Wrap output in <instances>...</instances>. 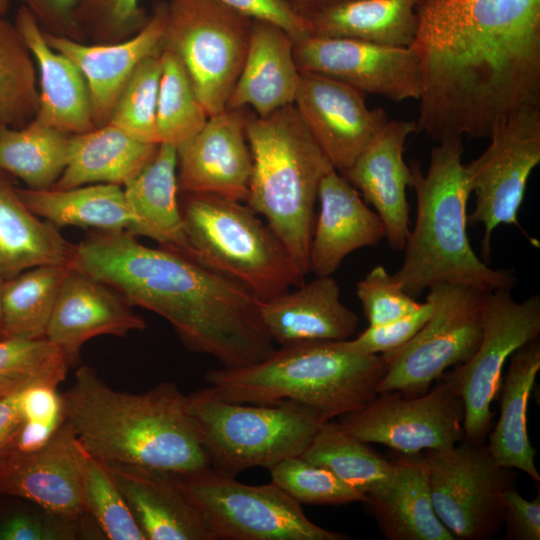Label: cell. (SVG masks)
Returning a JSON list of instances; mask_svg holds the SVG:
<instances>
[{"label": "cell", "instance_id": "cell-1", "mask_svg": "<svg viewBox=\"0 0 540 540\" xmlns=\"http://www.w3.org/2000/svg\"><path fill=\"white\" fill-rule=\"evenodd\" d=\"M74 251L73 269L160 315L188 350L210 355L222 367L251 365L275 350L261 317L263 300L211 265L148 247L126 231L94 229Z\"/></svg>", "mask_w": 540, "mask_h": 540}, {"label": "cell", "instance_id": "cell-2", "mask_svg": "<svg viewBox=\"0 0 540 540\" xmlns=\"http://www.w3.org/2000/svg\"><path fill=\"white\" fill-rule=\"evenodd\" d=\"M61 397L64 421L88 453L107 463L178 474L210 468L185 395L172 382L141 394L118 391L83 365Z\"/></svg>", "mask_w": 540, "mask_h": 540}, {"label": "cell", "instance_id": "cell-3", "mask_svg": "<svg viewBox=\"0 0 540 540\" xmlns=\"http://www.w3.org/2000/svg\"><path fill=\"white\" fill-rule=\"evenodd\" d=\"M462 140L440 142L430 152L427 172L410 164L417 202L416 220L404 247L400 268L393 274L412 297L439 283L469 286L483 292L512 290L517 277L494 269L472 249L467 234V203L472 193Z\"/></svg>", "mask_w": 540, "mask_h": 540}, {"label": "cell", "instance_id": "cell-4", "mask_svg": "<svg viewBox=\"0 0 540 540\" xmlns=\"http://www.w3.org/2000/svg\"><path fill=\"white\" fill-rule=\"evenodd\" d=\"M384 374L380 355L355 353L343 341L313 340L281 345L251 365L211 369L205 380L227 401H293L329 421L368 404Z\"/></svg>", "mask_w": 540, "mask_h": 540}, {"label": "cell", "instance_id": "cell-5", "mask_svg": "<svg viewBox=\"0 0 540 540\" xmlns=\"http://www.w3.org/2000/svg\"><path fill=\"white\" fill-rule=\"evenodd\" d=\"M246 137L253 166L245 204L266 219L306 276L319 186L334 168L294 104L264 117L248 113Z\"/></svg>", "mask_w": 540, "mask_h": 540}, {"label": "cell", "instance_id": "cell-6", "mask_svg": "<svg viewBox=\"0 0 540 540\" xmlns=\"http://www.w3.org/2000/svg\"><path fill=\"white\" fill-rule=\"evenodd\" d=\"M185 409L210 467L231 477L302 455L326 422L293 401L236 403L221 398L210 386L185 395Z\"/></svg>", "mask_w": 540, "mask_h": 540}, {"label": "cell", "instance_id": "cell-7", "mask_svg": "<svg viewBox=\"0 0 540 540\" xmlns=\"http://www.w3.org/2000/svg\"><path fill=\"white\" fill-rule=\"evenodd\" d=\"M189 256L238 279L262 300L303 284L290 253L247 204L179 193Z\"/></svg>", "mask_w": 540, "mask_h": 540}, {"label": "cell", "instance_id": "cell-8", "mask_svg": "<svg viewBox=\"0 0 540 540\" xmlns=\"http://www.w3.org/2000/svg\"><path fill=\"white\" fill-rule=\"evenodd\" d=\"M487 293L452 283L430 287L426 300L432 313L428 321L407 343L380 355L385 374L377 394H422L448 368L466 362L482 338Z\"/></svg>", "mask_w": 540, "mask_h": 540}, {"label": "cell", "instance_id": "cell-9", "mask_svg": "<svg viewBox=\"0 0 540 540\" xmlns=\"http://www.w3.org/2000/svg\"><path fill=\"white\" fill-rule=\"evenodd\" d=\"M252 20L216 0H170L161 48L186 69L208 116L226 109L242 69Z\"/></svg>", "mask_w": 540, "mask_h": 540}, {"label": "cell", "instance_id": "cell-10", "mask_svg": "<svg viewBox=\"0 0 540 540\" xmlns=\"http://www.w3.org/2000/svg\"><path fill=\"white\" fill-rule=\"evenodd\" d=\"M178 477L216 540L349 539L314 524L301 504L273 483L243 484L211 467Z\"/></svg>", "mask_w": 540, "mask_h": 540}, {"label": "cell", "instance_id": "cell-11", "mask_svg": "<svg viewBox=\"0 0 540 540\" xmlns=\"http://www.w3.org/2000/svg\"><path fill=\"white\" fill-rule=\"evenodd\" d=\"M436 515L460 540H487L504 523V498L511 469L499 466L487 446L465 439L422 453Z\"/></svg>", "mask_w": 540, "mask_h": 540}, {"label": "cell", "instance_id": "cell-12", "mask_svg": "<svg viewBox=\"0 0 540 540\" xmlns=\"http://www.w3.org/2000/svg\"><path fill=\"white\" fill-rule=\"evenodd\" d=\"M540 335V296L518 302L511 290L488 292L483 333L473 355L443 376L460 396L464 407V439L482 444L492 428L493 400L498 397L507 359Z\"/></svg>", "mask_w": 540, "mask_h": 540}, {"label": "cell", "instance_id": "cell-13", "mask_svg": "<svg viewBox=\"0 0 540 540\" xmlns=\"http://www.w3.org/2000/svg\"><path fill=\"white\" fill-rule=\"evenodd\" d=\"M486 150L465 164L476 202L468 222L482 224L483 256L490 255L491 235L499 225H516L529 177L540 163V107L523 108L489 136Z\"/></svg>", "mask_w": 540, "mask_h": 540}, {"label": "cell", "instance_id": "cell-14", "mask_svg": "<svg viewBox=\"0 0 540 540\" xmlns=\"http://www.w3.org/2000/svg\"><path fill=\"white\" fill-rule=\"evenodd\" d=\"M464 407L443 375L429 392L377 394L364 407L339 417V424L366 443L385 445L400 454L454 446L464 439Z\"/></svg>", "mask_w": 540, "mask_h": 540}, {"label": "cell", "instance_id": "cell-15", "mask_svg": "<svg viewBox=\"0 0 540 540\" xmlns=\"http://www.w3.org/2000/svg\"><path fill=\"white\" fill-rule=\"evenodd\" d=\"M294 58L300 71L322 74L391 101L419 100L422 94L421 64L411 47L312 34L294 43Z\"/></svg>", "mask_w": 540, "mask_h": 540}, {"label": "cell", "instance_id": "cell-16", "mask_svg": "<svg viewBox=\"0 0 540 540\" xmlns=\"http://www.w3.org/2000/svg\"><path fill=\"white\" fill-rule=\"evenodd\" d=\"M294 106L332 167L344 172L378 138L389 119L364 93L334 78L300 71Z\"/></svg>", "mask_w": 540, "mask_h": 540}, {"label": "cell", "instance_id": "cell-17", "mask_svg": "<svg viewBox=\"0 0 540 540\" xmlns=\"http://www.w3.org/2000/svg\"><path fill=\"white\" fill-rule=\"evenodd\" d=\"M85 458L86 450L64 421L41 449L0 458V494L26 499L65 518L84 519Z\"/></svg>", "mask_w": 540, "mask_h": 540}, {"label": "cell", "instance_id": "cell-18", "mask_svg": "<svg viewBox=\"0 0 540 540\" xmlns=\"http://www.w3.org/2000/svg\"><path fill=\"white\" fill-rule=\"evenodd\" d=\"M246 108L225 109L177 149L179 193L214 195L245 203L252 175Z\"/></svg>", "mask_w": 540, "mask_h": 540}, {"label": "cell", "instance_id": "cell-19", "mask_svg": "<svg viewBox=\"0 0 540 540\" xmlns=\"http://www.w3.org/2000/svg\"><path fill=\"white\" fill-rule=\"evenodd\" d=\"M114 289L71 268L59 289L45 338L64 355L69 366L82 346L101 335L126 336L146 328L145 320Z\"/></svg>", "mask_w": 540, "mask_h": 540}, {"label": "cell", "instance_id": "cell-20", "mask_svg": "<svg viewBox=\"0 0 540 540\" xmlns=\"http://www.w3.org/2000/svg\"><path fill=\"white\" fill-rule=\"evenodd\" d=\"M167 14L168 2H157L138 33L110 44L85 43L43 31L47 44L67 56L83 74L95 128L109 122L115 102L135 68L145 58L161 53Z\"/></svg>", "mask_w": 540, "mask_h": 540}, {"label": "cell", "instance_id": "cell-21", "mask_svg": "<svg viewBox=\"0 0 540 540\" xmlns=\"http://www.w3.org/2000/svg\"><path fill=\"white\" fill-rule=\"evenodd\" d=\"M415 131V121H389L378 138L341 173L375 208L394 251L404 249L410 231L406 190L412 185V173L403 151L407 137Z\"/></svg>", "mask_w": 540, "mask_h": 540}, {"label": "cell", "instance_id": "cell-22", "mask_svg": "<svg viewBox=\"0 0 540 540\" xmlns=\"http://www.w3.org/2000/svg\"><path fill=\"white\" fill-rule=\"evenodd\" d=\"M107 465L145 540H216L177 473L119 463Z\"/></svg>", "mask_w": 540, "mask_h": 540}, {"label": "cell", "instance_id": "cell-23", "mask_svg": "<svg viewBox=\"0 0 540 540\" xmlns=\"http://www.w3.org/2000/svg\"><path fill=\"white\" fill-rule=\"evenodd\" d=\"M318 201L309 254V271L315 276L332 275L349 254L385 239L378 214L335 169L321 180Z\"/></svg>", "mask_w": 540, "mask_h": 540}, {"label": "cell", "instance_id": "cell-24", "mask_svg": "<svg viewBox=\"0 0 540 540\" xmlns=\"http://www.w3.org/2000/svg\"><path fill=\"white\" fill-rule=\"evenodd\" d=\"M332 275L263 300L261 317L274 342L281 345L313 340L345 341L356 332L359 318L342 303Z\"/></svg>", "mask_w": 540, "mask_h": 540}, {"label": "cell", "instance_id": "cell-25", "mask_svg": "<svg viewBox=\"0 0 540 540\" xmlns=\"http://www.w3.org/2000/svg\"><path fill=\"white\" fill-rule=\"evenodd\" d=\"M14 23L38 72L39 106L33 120L70 135L94 129L89 89L79 68L47 44L43 29L25 7L18 9Z\"/></svg>", "mask_w": 540, "mask_h": 540}, {"label": "cell", "instance_id": "cell-26", "mask_svg": "<svg viewBox=\"0 0 540 540\" xmlns=\"http://www.w3.org/2000/svg\"><path fill=\"white\" fill-rule=\"evenodd\" d=\"M294 43L281 28L253 20L245 60L226 109L251 107L264 117L293 105L300 81Z\"/></svg>", "mask_w": 540, "mask_h": 540}, {"label": "cell", "instance_id": "cell-27", "mask_svg": "<svg viewBox=\"0 0 540 540\" xmlns=\"http://www.w3.org/2000/svg\"><path fill=\"white\" fill-rule=\"evenodd\" d=\"M390 476L366 495L389 540H456L435 513L422 453L401 454Z\"/></svg>", "mask_w": 540, "mask_h": 540}, {"label": "cell", "instance_id": "cell-28", "mask_svg": "<svg viewBox=\"0 0 540 540\" xmlns=\"http://www.w3.org/2000/svg\"><path fill=\"white\" fill-rule=\"evenodd\" d=\"M539 370L538 338L510 356V364L499 389L500 416L486 445L499 466L521 470L535 482L540 481V475L535 464L536 450L528 437L527 410Z\"/></svg>", "mask_w": 540, "mask_h": 540}, {"label": "cell", "instance_id": "cell-29", "mask_svg": "<svg viewBox=\"0 0 540 540\" xmlns=\"http://www.w3.org/2000/svg\"><path fill=\"white\" fill-rule=\"evenodd\" d=\"M6 174L0 170V277L45 264L71 267L75 244L24 204Z\"/></svg>", "mask_w": 540, "mask_h": 540}, {"label": "cell", "instance_id": "cell-30", "mask_svg": "<svg viewBox=\"0 0 540 540\" xmlns=\"http://www.w3.org/2000/svg\"><path fill=\"white\" fill-rule=\"evenodd\" d=\"M158 146L138 141L109 123L71 135L67 164L52 188L124 186L152 160Z\"/></svg>", "mask_w": 540, "mask_h": 540}, {"label": "cell", "instance_id": "cell-31", "mask_svg": "<svg viewBox=\"0 0 540 540\" xmlns=\"http://www.w3.org/2000/svg\"><path fill=\"white\" fill-rule=\"evenodd\" d=\"M141 236L159 246L190 254L179 206L177 149L160 143L152 160L123 186Z\"/></svg>", "mask_w": 540, "mask_h": 540}, {"label": "cell", "instance_id": "cell-32", "mask_svg": "<svg viewBox=\"0 0 540 540\" xmlns=\"http://www.w3.org/2000/svg\"><path fill=\"white\" fill-rule=\"evenodd\" d=\"M24 204L56 227H91L141 236V227L118 184H89L69 189L17 188Z\"/></svg>", "mask_w": 540, "mask_h": 540}, {"label": "cell", "instance_id": "cell-33", "mask_svg": "<svg viewBox=\"0 0 540 540\" xmlns=\"http://www.w3.org/2000/svg\"><path fill=\"white\" fill-rule=\"evenodd\" d=\"M421 0H336L312 14V34L411 47Z\"/></svg>", "mask_w": 540, "mask_h": 540}, {"label": "cell", "instance_id": "cell-34", "mask_svg": "<svg viewBox=\"0 0 540 540\" xmlns=\"http://www.w3.org/2000/svg\"><path fill=\"white\" fill-rule=\"evenodd\" d=\"M70 269L67 265H38L4 279L1 285V337L45 338L59 289Z\"/></svg>", "mask_w": 540, "mask_h": 540}, {"label": "cell", "instance_id": "cell-35", "mask_svg": "<svg viewBox=\"0 0 540 540\" xmlns=\"http://www.w3.org/2000/svg\"><path fill=\"white\" fill-rule=\"evenodd\" d=\"M71 135L32 120L23 127L0 128V170L30 189H49L68 159Z\"/></svg>", "mask_w": 540, "mask_h": 540}, {"label": "cell", "instance_id": "cell-36", "mask_svg": "<svg viewBox=\"0 0 540 540\" xmlns=\"http://www.w3.org/2000/svg\"><path fill=\"white\" fill-rule=\"evenodd\" d=\"M301 456L365 496L387 480L394 465L332 420L321 426Z\"/></svg>", "mask_w": 540, "mask_h": 540}, {"label": "cell", "instance_id": "cell-37", "mask_svg": "<svg viewBox=\"0 0 540 540\" xmlns=\"http://www.w3.org/2000/svg\"><path fill=\"white\" fill-rule=\"evenodd\" d=\"M39 106L34 58L14 21L0 18V128L23 127Z\"/></svg>", "mask_w": 540, "mask_h": 540}, {"label": "cell", "instance_id": "cell-38", "mask_svg": "<svg viewBox=\"0 0 540 540\" xmlns=\"http://www.w3.org/2000/svg\"><path fill=\"white\" fill-rule=\"evenodd\" d=\"M156 129L159 144L178 149L204 126L208 114L178 57L161 50Z\"/></svg>", "mask_w": 540, "mask_h": 540}, {"label": "cell", "instance_id": "cell-39", "mask_svg": "<svg viewBox=\"0 0 540 540\" xmlns=\"http://www.w3.org/2000/svg\"><path fill=\"white\" fill-rule=\"evenodd\" d=\"M69 367L61 351L46 338L0 337V397L34 382L58 387Z\"/></svg>", "mask_w": 540, "mask_h": 540}, {"label": "cell", "instance_id": "cell-40", "mask_svg": "<svg viewBox=\"0 0 540 540\" xmlns=\"http://www.w3.org/2000/svg\"><path fill=\"white\" fill-rule=\"evenodd\" d=\"M84 504L101 534L110 540H145L107 463L86 451Z\"/></svg>", "mask_w": 540, "mask_h": 540}, {"label": "cell", "instance_id": "cell-41", "mask_svg": "<svg viewBox=\"0 0 540 540\" xmlns=\"http://www.w3.org/2000/svg\"><path fill=\"white\" fill-rule=\"evenodd\" d=\"M160 76V54L145 58L122 88L108 123L138 141L159 144L156 111Z\"/></svg>", "mask_w": 540, "mask_h": 540}, {"label": "cell", "instance_id": "cell-42", "mask_svg": "<svg viewBox=\"0 0 540 540\" xmlns=\"http://www.w3.org/2000/svg\"><path fill=\"white\" fill-rule=\"evenodd\" d=\"M271 483L299 504L344 505L365 502L366 496L327 468L300 456L288 457L270 469Z\"/></svg>", "mask_w": 540, "mask_h": 540}, {"label": "cell", "instance_id": "cell-43", "mask_svg": "<svg viewBox=\"0 0 540 540\" xmlns=\"http://www.w3.org/2000/svg\"><path fill=\"white\" fill-rule=\"evenodd\" d=\"M149 15L141 0H80L76 21L86 40L110 44L134 36Z\"/></svg>", "mask_w": 540, "mask_h": 540}, {"label": "cell", "instance_id": "cell-44", "mask_svg": "<svg viewBox=\"0 0 540 540\" xmlns=\"http://www.w3.org/2000/svg\"><path fill=\"white\" fill-rule=\"evenodd\" d=\"M356 294L362 304L368 326L392 322L420 305L382 265L374 266L358 282Z\"/></svg>", "mask_w": 540, "mask_h": 540}, {"label": "cell", "instance_id": "cell-45", "mask_svg": "<svg viewBox=\"0 0 540 540\" xmlns=\"http://www.w3.org/2000/svg\"><path fill=\"white\" fill-rule=\"evenodd\" d=\"M431 313L432 305L426 300L405 316L383 325L368 326L356 338L343 343L346 348L359 354L378 355L395 350L415 336Z\"/></svg>", "mask_w": 540, "mask_h": 540}, {"label": "cell", "instance_id": "cell-46", "mask_svg": "<svg viewBox=\"0 0 540 540\" xmlns=\"http://www.w3.org/2000/svg\"><path fill=\"white\" fill-rule=\"evenodd\" d=\"M83 519L49 513L19 511L0 522V540H74L84 535Z\"/></svg>", "mask_w": 540, "mask_h": 540}, {"label": "cell", "instance_id": "cell-47", "mask_svg": "<svg viewBox=\"0 0 540 540\" xmlns=\"http://www.w3.org/2000/svg\"><path fill=\"white\" fill-rule=\"evenodd\" d=\"M223 6L250 20L273 24L294 41L312 35L309 18L297 11L286 0H216Z\"/></svg>", "mask_w": 540, "mask_h": 540}, {"label": "cell", "instance_id": "cell-48", "mask_svg": "<svg viewBox=\"0 0 540 540\" xmlns=\"http://www.w3.org/2000/svg\"><path fill=\"white\" fill-rule=\"evenodd\" d=\"M36 19L43 31L76 41L86 39L77 21L76 11L80 0H20Z\"/></svg>", "mask_w": 540, "mask_h": 540}, {"label": "cell", "instance_id": "cell-49", "mask_svg": "<svg viewBox=\"0 0 540 540\" xmlns=\"http://www.w3.org/2000/svg\"><path fill=\"white\" fill-rule=\"evenodd\" d=\"M504 522L506 539H540V496L527 500L510 488L504 498Z\"/></svg>", "mask_w": 540, "mask_h": 540}, {"label": "cell", "instance_id": "cell-50", "mask_svg": "<svg viewBox=\"0 0 540 540\" xmlns=\"http://www.w3.org/2000/svg\"><path fill=\"white\" fill-rule=\"evenodd\" d=\"M23 421H64L61 394L57 387L34 382L19 390Z\"/></svg>", "mask_w": 540, "mask_h": 540}, {"label": "cell", "instance_id": "cell-51", "mask_svg": "<svg viewBox=\"0 0 540 540\" xmlns=\"http://www.w3.org/2000/svg\"><path fill=\"white\" fill-rule=\"evenodd\" d=\"M63 422L23 421L8 452L30 453L41 449Z\"/></svg>", "mask_w": 540, "mask_h": 540}, {"label": "cell", "instance_id": "cell-52", "mask_svg": "<svg viewBox=\"0 0 540 540\" xmlns=\"http://www.w3.org/2000/svg\"><path fill=\"white\" fill-rule=\"evenodd\" d=\"M19 390L0 397V458L10 449L23 422Z\"/></svg>", "mask_w": 540, "mask_h": 540}, {"label": "cell", "instance_id": "cell-53", "mask_svg": "<svg viewBox=\"0 0 540 540\" xmlns=\"http://www.w3.org/2000/svg\"><path fill=\"white\" fill-rule=\"evenodd\" d=\"M297 11L309 18L322 7L336 0H286Z\"/></svg>", "mask_w": 540, "mask_h": 540}, {"label": "cell", "instance_id": "cell-54", "mask_svg": "<svg viewBox=\"0 0 540 540\" xmlns=\"http://www.w3.org/2000/svg\"><path fill=\"white\" fill-rule=\"evenodd\" d=\"M10 0H0V18L5 17L9 9Z\"/></svg>", "mask_w": 540, "mask_h": 540}, {"label": "cell", "instance_id": "cell-55", "mask_svg": "<svg viewBox=\"0 0 540 540\" xmlns=\"http://www.w3.org/2000/svg\"><path fill=\"white\" fill-rule=\"evenodd\" d=\"M3 279L0 277V337H1V285Z\"/></svg>", "mask_w": 540, "mask_h": 540}]
</instances>
